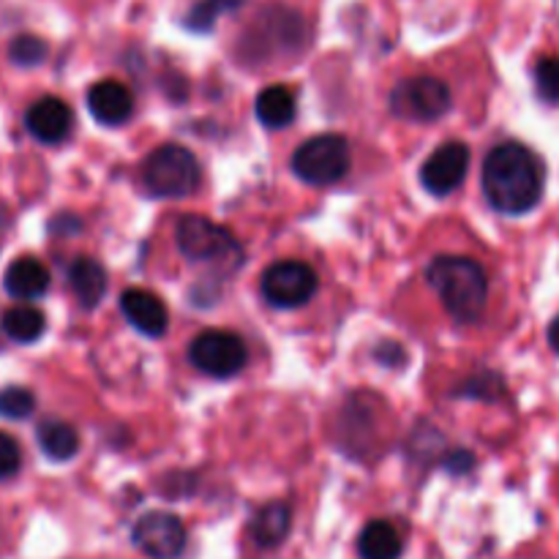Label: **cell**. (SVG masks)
Returning a JSON list of instances; mask_svg holds the SVG:
<instances>
[{"label":"cell","mask_w":559,"mask_h":559,"mask_svg":"<svg viewBox=\"0 0 559 559\" xmlns=\"http://www.w3.org/2000/svg\"><path fill=\"white\" fill-rule=\"evenodd\" d=\"M484 194L502 216H524L544 197V162L522 142H502L484 162Z\"/></svg>","instance_id":"cell-1"},{"label":"cell","mask_w":559,"mask_h":559,"mask_svg":"<svg viewBox=\"0 0 559 559\" xmlns=\"http://www.w3.org/2000/svg\"><path fill=\"white\" fill-rule=\"evenodd\" d=\"M431 289L440 295L442 306L456 322H478L489 300V278L484 265L473 257H435L426 271Z\"/></svg>","instance_id":"cell-2"},{"label":"cell","mask_w":559,"mask_h":559,"mask_svg":"<svg viewBox=\"0 0 559 559\" xmlns=\"http://www.w3.org/2000/svg\"><path fill=\"white\" fill-rule=\"evenodd\" d=\"M142 183L153 197L162 200H186L202 183L200 162L183 145H158L142 162Z\"/></svg>","instance_id":"cell-3"},{"label":"cell","mask_w":559,"mask_h":559,"mask_svg":"<svg viewBox=\"0 0 559 559\" xmlns=\"http://www.w3.org/2000/svg\"><path fill=\"white\" fill-rule=\"evenodd\" d=\"M180 254L189 262H205V265H222L224 271H235L243 260L240 243L235 235L222 224L205 216H183L175 227Z\"/></svg>","instance_id":"cell-4"},{"label":"cell","mask_w":559,"mask_h":559,"mask_svg":"<svg viewBox=\"0 0 559 559\" xmlns=\"http://www.w3.org/2000/svg\"><path fill=\"white\" fill-rule=\"evenodd\" d=\"M293 173L309 186H331L349 173V145L338 134L306 140L293 156Z\"/></svg>","instance_id":"cell-5"},{"label":"cell","mask_w":559,"mask_h":559,"mask_svg":"<svg viewBox=\"0 0 559 559\" xmlns=\"http://www.w3.org/2000/svg\"><path fill=\"white\" fill-rule=\"evenodd\" d=\"M451 87L429 74L402 80L391 93V112L413 123H431L451 112Z\"/></svg>","instance_id":"cell-6"},{"label":"cell","mask_w":559,"mask_h":559,"mask_svg":"<svg viewBox=\"0 0 559 559\" xmlns=\"http://www.w3.org/2000/svg\"><path fill=\"white\" fill-rule=\"evenodd\" d=\"M189 360L194 369L213 380H229L240 374L249 360L243 338L229 331H205L189 344Z\"/></svg>","instance_id":"cell-7"},{"label":"cell","mask_w":559,"mask_h":559,"mask_svg":"<svg viewBox=\"0 0 559 559\" xmlns=\"http://www.w3.org/2000/svg\"><path fill=\"white\" fill-rule=\"evenodd\" d=\"M262 295L276 309H298L309 304L320 289V278L311 265L300 260H284L262 273Z\"/></svg>","instance_id":"cell-8"},{"label":"cell","mask_w":559,"mask_h":559,"mask_svg":"<svg viewBox=\"0 0 559 559\" xmlns=\"http://www.w3.org/2000/svg\"><path fill=\"white\" fill-rule=\"evenodd\" d=\"M134 546L151 559H178L186 549V527L167 511H151L136 519L131 530Z\"/></svg>","instance_id":"cell-9"},{"label":"cell","mask_w":559,"mask_h":559,"mask_svg":"<svg viewBox=\"0 0 559 559\" xmlns=\"http://www.w3.org/2000/svg\"><path fill=\"white\" fill-rule=\"evenodd\" d=\"M469 169V147L464 142H442L420 167V183L429 194L448 197L464 183Z\"/></svg>","instance_id":"cell-10"},{"label":"cell","mask_w":559,"mask_h":559,"mask_svg":"<svg viewBox=\"0 0 559 559\" xmlns=\"http://www.w3.org/2000/svg\"><path fill=\"white\" fill-rule=\"evenodd\" d=\"M25 126L44 145H58L74 129V112L69 104L58 96H44L31 104L25 115Z\"/></svg>","instance_id":"cell-11"},{"label":"cell","mask_w":559,"mask_h":559,"mask_svg":"<svg viewBox=\"0 0 559 559\" xmlns=\"http://www.w3.org/2000/svg\"><path fill=\"white\" fill-rule=\"evenodd\" d=\"M120 311H123L126 320L142 333V336L158 338L164 336L169 325V311L167 306L162 304V298L147 289L131 287L120 295Z\"/></svg>","instance_id":"cell-12"},{"label":"cell","mask_w":559,"mask_h":559,"mask_svg":"<svg viewBox=\"0 0 559 559\" xmlns=\"http://www.w3.org/2000/svg\"><path fill=\"white\" fill-rule=\"evenodd\" d=\"M87 109L102 126H123L134 112V96L118 80H102L87 91Z\"/></svg>","instance_id":"cell-13"},{"label":"cell","mask_w":559,"mask_h":559,"mask_svg":"<svg viewBox=\"0 0 559 559\" xmlns=\"http://www.w3.org/2000/svg\"><path fill=\"white\" fill-rule=\"evenodd\" d=\"M3 287L16 300H36L49 289V271L36 257H20L9 265Z\"/></svg>","instance_id":"cell-14"},{"label":"cell","mask_w":559,"mask_h":559,"mask_svg":"<svg viewBox=\"0 0 559 559\" xmlns=\"http://www.w3.org/2000/svg\"><path fill=\"white\" fill-rule=\"evenodd\" d=\"M69 287L82 309L93 311L107 295V271L91 257H80L69 267Z\"/></svg>","instance_id":"cell-15"},{"label":"cell","mask_w":559,"mask_h":559,"mask_svg":"<svg viewBox=\"0 0 559 559\" xmlns=\"http://www.w3.org/2000/svg\"><path fill=\"white\" fill-rule=\"evenodd\" d=\"M293 527V511L284 502H267L251 519V540L260 549H276Z\"/></svg>","instance_id":"cell-16"},{"label":"cell","mask_w":559,"mask_h":559,"mask_svg":"<svg viewBox=\"0 0 559 559\" xmlns=\"http://www.w3.org/2000/svg\"><path fill=\"white\" fill-rule=\"evenodd\" d=\"M404 551V540L399 530L385 519H374L358 535L360 559H399Z\"/></svg>","instance_id":"cell-17"},{"label":"cell","mask_w":559,"mask_h":559,"mask_svg":"<svg viewBox=\"0 0 559 559\" xmlns=\"http://www.w3.org/2000/svg\"><path fill=\"white\" fill-rule=\"evenodd\" d=\"M257 120H260L265 129H284L295 120L298 112V102H295V93L284 85H271L257 96L254 102Z\"/></svg>","instance_id":"cell-18"},{"label":"cell","mask_w":559,"mask_h":559,"mask_svg":"<svg viewBox=\"0 0 559 559\" xmlns=\"http://www.w3.org/2000/svg\"><path fill=\"white\" fill-rule=\"evenodd\" d=\"M38 445H41L44 456H49L52 462H69L80 451V435L71 424L66 420H44L38 426Z\"/></svg>","instance_id":"cell-19"},{"label":"cell","mask_w":559,"mask_h":559,"mask_svg":"<svg viewBox=\"0 0 559 559\" xmlns=\"http://www.w3.org/2000/svg\"><path fill=\"white\" fill-rule=\"evenodd\" d=\"M0 325H3L5 336H9L11 342L31 344L36 342V338H41L47 320H44V314L36 306H14V309L5 311Z\"/></svg>","instance_id":"cell-20"},{"label":"cell","mask_w":559,"mask_h":559,"mask_svg":"<svg viewBox=\"0 0 559 559\" xmlns=\"http://www.w3.org/2000/svg\"><path fill=\"white\" fill-rule=\"evenodd\" d=\"M246 0H197L194 5L186 14L183 25L194 33H207L216 27V22L222 20L224 14H233L243 5Z\"/></svg>","instance_id":"cell-21"},{"label":"cell","mask_w":559,"mask_h":559,"mask_svg":"<svg viewBox=\"0 0 559 559\" xmlns=\"http://www.w3.org/2000/svg\"><path fill=\"white\" fill-rule=\"evenodd\" d=\"M535 93L544 104H559V58L555 55L540 58L535 66Z\"/></svg>","instance_id":"cell-22"},{"label":"cell","mask_w":559,"mask_h":559,"mask_svg":"<svg viewBox=\"0 0 559 559\" xmlns=\"http://www.w3.org/2000/svg\"><path fill=\"white\" fill-rule=\"evenodd\" d=\"M33 409H36V396H33L27 388H3L0 391V415L9 420H22L31 418Z\"/></svg>","instance_id":"cell-23"},{"label":"cell","mask_w":559,"mask_h":559,"mask_svg":"<svg viewBox=\"0 0 559 559\" xmlns=\"http://www.w3.org/2000/svg\"><path fill=\"white\" fill-rule=\"evenodd\" d=\"M9 58L14 60L16 66H38L44 58H47V44L38 36H16L9 47Z\"/></svg>","instance_id":"cell-24"},{"label":"cell","mask_w":559,"mask_h":559,"mask_svg":"<svg viewBox=\"0 0 559 559\" xmlns=\"http://www.w3.org/2000/svg\"><path fill=\"white\" fill-rule=\"evenodd\" d=\"M22 467V451L20 442L14 440L11 435L0 431V480L14 478Z\"/></svg>","instance_id":"cell-25"},{"label":"cell","mask_w":559,"mask_h":559,"mask_svg":"<svg viewBox=\"0 0 559 559\" xmlns=\"http://www.w3.org/2000/svg\"><path fill=\"white\" fill-rule=\"evenodd\" d=\"M453 459H448V469H453V473H467L469 467H473V453L467 451H459V453H451Z\"/></svg>","instance_id":"cell-26"},{"label":"cell","mask_w":559,"mask_h":559,"mask_svg":"<svg viewBox=\"0 0 559 559\" xmlns=\"http://www.w3.org/2000/svg\"><path fill=\"white\" fill-rule=\"evenodd\" d=\"M549 347L559 355V314L551 320V325H549Z\"/></svg>","instance_id":"cell-27"}]
</instances>
